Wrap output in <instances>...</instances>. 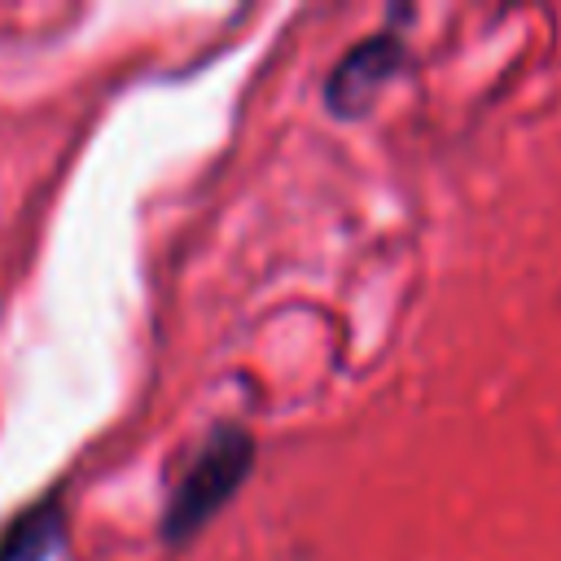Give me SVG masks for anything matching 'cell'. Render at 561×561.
I'll return each instance as SVG.
<instances>
[{
  "label": "cell",
  "mask_w": 561,
  "mask_h": 561,
  "mask_svg": "<svg viewBox=\"0 0 561 561\" xmlns=\"http://www.w3.org/2000/svg\"><path fill=\"white\" fill-rule=\"evenodd\" d=\"M254 469V438L241 425H219L197 456L188 460V469L180 473L167 513H162V539L167 543H184L193 539L245 482V473Z\"/></svg>",
  "instance_id": "6da1fadb"
},
{
  "label": "cell",
  "mask_w": 561,
  "mask_h": 561,
  "mask_svg": "<svg viewBox=\"0 0 561 561\" xmlns=\"http://www.w3.org/2000/svg\"><path fill=\"white\" fill-rule=\"evenodd\" d=\"M408 48L394 31H377L368 39H359L324 79V105L337 118H359L373 110L377 92L403 70Z\"/></svg>",
  "instance_id": "7a4b0ae2"
},
{
  "label": "cell",
  "mask_w": 561,
  "mask_h": 561,
  "mask_svg": "<svg viewBox=\"0 0 561 561\" xmlns=\"http://www.w3.org/2000/svg\"><path fill=\"white\" fill-rule=\"evenodd\" d=\"M66 539L61 495H44L0 530V561H53Z\"/></svg>",
  "instance_id": "3957f363"
}]
</instances>
